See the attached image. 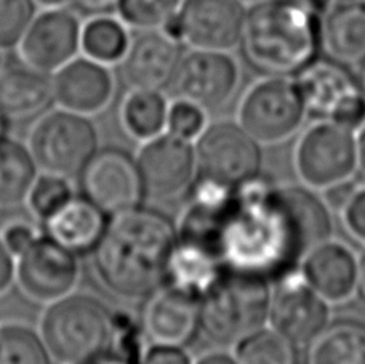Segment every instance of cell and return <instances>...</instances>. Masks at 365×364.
<instances>
[{"mask_svg":"<svg viewBox=\"0 0 365 364\" xmlns=\"http://www.w3.org/2000/svg\"><path fill=\"white\" fill-rule=\"evenodd\" d=\"M76 180L82 196L109 217L136 209L148 198L136 156L120 146L98 149Z\"/></svg>","mask_w":365,"mask_h":364,"instance_id":"11","label":"cell"},{"mask_svg":"<svg viewBox=\"0 0 365 364\" xmlns=\"http://www.w3.org/2000/svg\"><path fill=\"white\" fill-rule=\"evenodd\" d=\"M239 82V63L231 51L191 50L182 54L170 87L177 98L213 111L231 101Z\"/></svg>","mask_w":365,"mask_h":364,"instance_id":"14","label":"cell"},{"mask_svg":"<svg viewBox=\"0 0 365 364\" xmlns=\"http://www.w3.org/2000/svg\"><path fill=\"white\" fill-rule=\"evenodd\" d=\"M34 16V0H0V50L18 47Z\"/></svg>","mask_w":365,"mask_h":364,"instance_id":"35","label":"cell"},{"mask_svg":"<svg viewBox=\"0 0 365 364\" xmlns=\"http://www.w3.org/2000/svg\"><path fill=\"white\" fill-rule=\"evenodd\" d=\"M302 2L308 4L309 6H312L316 11H319L322 15V13L327 10V6L334 2V0H302Z\"/></svg>","mask_w":365,"mask_h":364,"instance_id":"45","label":"cell"},{"mask_svg":"<svg viewBox=\"0 0 365 364\" xmlns=\"http://www.w3.org/2000/svg\"><path fill=\"white\" fill-rule=\"evenodd\" d=\"M82 23L74 11L51 6L36 15L18 51L21 61L45 74H55L82 49Z\"/></svg>","mask_w":365,"mask_h":364,"instance_id":"17","label":"cell"},{"mask_svg":"<svg viewBox=\"0 0 365 364\" xmlns=\"http://www.w3.org/2000/svg\"><path fill=\"white\" fill-rule=\"evenodd\" d=\"M330 307L297 270L272 289L269 328L298 347H308L330 324Z\"/></svg>","mask_w":365,"mask_h":364,"instance_id":"15","label":"cell"},{"mask_svg":"<svg viewBox=\"0 0 365 364\" xmlns=\"http://www.w3.org/2000/svg\"><path fill=\"white\" fill-rule=\"evenodd\" d=\"M207 111L194 103L177 98L170 103L167 116V132L194 141L207 126Z\"/></svg>","mask_w":365,"mask_h":364,"instance_id":"36","label":"cell"},{"mask_svg":"<svg viewBox=\"0 0 365 364\" xmlns=\"http://www.w3.org/2000/svg\"><path fill=\"white\" fill-rule=\"evenodd\" d=\"M38 333L55 363L74 364L113 347L115 313L96 295L74 290L45 307Z\"/></svg>","mask_w":365,"mask_h":364,"instance_id":"4","label":"cell"},{"mask_svg":"<svg viewBox=\"0 0 365 364\" xmlns=\"http://www.w3.org/2000/svg\"><path fill=\"white\" fill-rule=\"evenodd\" d=\"M272 283L225 270L200 300V333L217 345H236L268 323Z\"/></svg>","mask_w":365,"mask_h":364,"instance_id":"5","label":"cell"},{"mask_svg":"<svg viewBox=\"0 0 365 364\" xmlns=\"http://www.w3.org/2000/svg\"><path fill=\"white\" fill-rule=\"evenodd\" d=\"M38 175L41 171L28 143L10 135L0 138V206L26 204Z\"/></svg>","mask_w":365,"mask_h":364,"instance_id":"26","label":"cell"},{"mask_svg":"<svg viewBox=\"0 0 365 364\" xmlns=\"http://www.w3.org/2000/svg\"><path fill=\"white\" fill-rule=\"evenodd\" d=\"M4 50H0V71L4 69V66H5V63H4V54H2Z\"/></svg>","mask_w":365,"mask_h":364,"instance_id":"50","label":"cell"},{"mask_svg":"<svg viewBox=\"0 0 365 364\" xmlns=\"http://www.w3.org/2000/svg\"><path fill=\"white\" fill-rule=\"evenodd\" d=\"M28 146L42 173L77 178L100 149V130L90 116L55 108L32 126Z\"/></svg>","mask_w":365,"mask_h":364,"instance_id":"6","label":"cell"},{"mask_svg":"<svg viewBox=\"0 0 365 364\" xmlns=\"http://www.w3.org/2000/svg\"><path fill=\"white\" fill-rule=\"evenodd\" d=\"M308 116L295 81L266 76L245 90L237 108V122L259 145H277L295 136Z\"/></svg>","mask_w":365,"mask_h":364,"instance_id":"8","label":"cell"},{"mask_svg":"<svg viewBox=\"0 0 365 364\" xmlns=\"http://www.w3.org/2000/svg\"><path fill=\"white\" fill-rule=\"evenodd\" d=\"M194 364H239L236 356L231 353H226L223 350H215V352H208L202 355Z\"/></svg>","mask_w":365,"mask_h":364,"instance_id":"42","label":"cell"},{"mask_svg":"<svg viewBox=\"0 0 365 364\" xmlns=\"http://www.w3.org/2000/svg\"><path fill=\"white\" fill-rule=\"evenodd\" d=\"M239 2H242L244 5H255L258 2H262V0H239Z\"/></svg>","mask_w":365,"mask_h":364,"instance_id":"49","label":"cell"},{"mask_svg":"<svg viewBox=\"0 0 365 364\" xmlns=\"http://www.w3.org/2000/svg\"><path fill=\"white\" fill-rule=\"evenodd\" d=\"M245 15L239 0H181L164 31L191 50L232 51L240 45Z\"/></svg>","mask_w":365,"mask_h":364,"instance_id":"12","label":"cell"},{"mask_svg":"<svg viewBox=\"0 0 365 364\" xmlns=\"http://www.w3.org/2000/svg\"><path fill=\"white\" fill-rule=\"evenodd\" d=\"M38 233L32 228L31 225L24 222H15V223L6 225L0 236H2L4 243L11 251L13 256L16 257L23 251L28 249L29 244L34 241Z\"/></svg>","mask_w":365,"mask_h":364,"instance_id":"39","label":"cell"},{"mask_svg":"<svg viewBox=\"0 0 365 364\" xmlns=\"http://www.w3.org/2000/svg\"><path fill=\"white\" fill-rule=\"evenodd\" d=\"M331 233L330 207L317 191L259 175L234 188L217 213L210 249L225 270L277 283Z\"/></svg>","mask_w":365,"mask_h":364,"instance_id":"1","label":"cell"},{"mask_svg":"<svg viewBox=\"0 0 365 364\" xmlns=\"http://www.w3.org/2000/svg\"><path fill=\"white\" fill-rule=\"evenodd\" d=\"M239 364H302L299 347L272 328H262L234 345Z\"/></svg>","mask_w":365,"mask_h":364,"instance_id":"30","label":"cell"},{"mask_svg":"<svg viewBox=\"0 0 365 364\" xmlns=\"http://www.w3.org/2000/svg\"><path fill=\"white\" fill-rule=\"evenodd\" d=\"M143 333L151 343L186 348L200 333V300L162 285L146 298Z\"/></svg>","mask_w":365,"mask_h":364,"instance_id":"21","label":"cell"},{"mask_svg":"<svg viewBox=\"0 0 365 364\" xmlns=\"http://www.w3.org/2000/svg\"><path fill=\"white\" fill-rule=\"evenodd\" d=\"M321 51L344 66L365 61V0H334L319 26Z\"/></svg>","mask_w":365,"mask_h":364,"instance_id":"22","label":"cell"},{"mask_svg":"<svg viewBox=\"0 0 365 364\" xmlns=\"http://www.w3.org/2000/svg\"><path fill=\"white\" fill-rule=\"evenodd\" d=\"M140 364H194V361L182 347L149 343L143 350Z\"/></svg>","mask_w":365,"mask_h":364,"instance_id":"38","label":"cell"},{"mask_svg":"<svg viewBox=\"0 0 365 364\" xmlns=\"http://www.w3.org/2000/svg\"><path fill=\"white\" fill-rule=\"evenodd\" d=\"M51 84L58 106L90 118L104 111L115 92L114 74L108 64L88 56H76L64 64L51 74Z\"/></svg>","mask_w":365,"mask_h":364,"instance_id":"19","label":"cell"},{"mask_svg":"<svg viewBox=\"0 0 365 364\" xmlns=\"http://www.w3.org/2000/svg\"><path fill=\"white\" fill-rule=\"evenodd\" d=\"M10 118L4 113V109L0 108V138H4L5 135H9L10 130Z\"/></svg>","mask_w":365,"mask_h":364,"instance_id":"46","label":"cell"},{"mask_svg":"<svg viewBox=\"0 0 365 364\" xmlns=\"http://www.w3.org/2000/svg\"><path fill=\"white\" fill-rule=\"evenodd\" d=\"M177 243V222L155 207L143 204L110 217L91 253L96 279L122 300H146L164 284Z\"/></svg>","mask_w":365,"mask_h":364,"instance_id":"2","label":"cell"},{"mask_svg":"<svg viewBox=\"0 0 365 364\" xmlns=\"http://www.w3.org/2000/svg\"><path fill=\"white\" fill-rule=\"evenodd\" d=\"M16 283V257L0 236V297L5 295Z\"/></svg>","mask_w":365,"mask_h":364,"instance_id":"40","label":"cell"},{"mask_svg":"<svg viewBox=\"0 0 365 364\" xmlns=\"http://www.w3.org/2000/svg\"><path fill=\"white\" fill-rule=\"evenodd\" d=\"M81 276V257L45 233L16 256V284L32 302L48 305L69 295Z\"/></svg>","mask_w":365,"mask_h":364,"instance_id":"13","label":"cell"},{"mask_svg":"<svg viewBox=\"0 0 365 364\" xmlns=\"http://www.w3.org/2000/svg\"><path fill=\"white\" fill-rule=\"evenodd\" d=\"M53 101L51 76L26 63L0 71V108L10 121H26L45 113Z\"/></svg>","mask_w":365,"mask_h":364,"instance_id":"24","label":"cell"},{"mask_svg":"<svg viewBox=\"0 0 365 364\" xmlns=\"http://www.w3.org/2000/svg\"><path fill=\"white\" fill-rule=\"evenodd\" d=\"M308 114L357 132L365 122V92L348 66L316 58L293 76Z\"/></svg>","mask_w":365,"mask_h":364,"instance_id":"9","label":"cell"},{"mask_svg":"<svg viewBox=\"0 0 365 364\" xmlns=\"http://www.w3.org/2000/svg\"><path fill=\"white\" fill-rule=\"evenodd\" d=\"M170 103L158 90L130 89L120 105V123L132 138L148 141L167 130Z\"/></svg>","mask_w":365,"mask_h":364,"instance_id":"28","label":"cell"},{"mask_svg":"<svg viewBox=\"0 0 365 364\" xmlns=\"http://www.w3.org/2000/svg\"><path fill=\"white\" fill-rule=\"evenodd\" d=\"M362 66V69H361V84H362V89H364V92H365V61L361 64Z\"/></svg>","mask_w":365,"mask_h":364,"instance_id":"48","label":"cell"},{"mask_svg":"<svg viewBox=\"0 0 365 364\" xmlns=\"http://www.w3.org/2000/svg\"><path fill=\"white\" fill-rule=\"evenodd\" d=\"M109 216L82 194H74L66 204L42 222L43 233L68 247L79 257L91 256L108 228Z\"/></svg>","mask_w":365,"mask_h":364,"instance_id":"23","label":"cell"},{"mask_svg":"<svg viewBox=\"0 0 365 364\" xmlns=\"http://www.w3.org/2000/svg\"><path fill=\"white\" fill-rule=\"evenodd\" d=\"M338 212L348 235L365 244V185L351 186Z\"/></svg>","mask_w":365,"mask_h":364,"instance_id":"37","label":"cell"},{"mask_svg":"<svg viewBox=\"0 0 365 364\" xmlns=\"http://www.w3.org/2000/svg\"><path fill=\"white\" fill-rule=\"evenodd\" d=\"M74 9L86 16H104L119 9L120 0H71Z\"/></svg>","mask_w":365,"mask_h":364,"instance_id":"41","label":"cell"},{"mask_svg":"<svg viewBox=\"0 0 365 364\" xmlns=\"http://www.w3.org/2000/svg\"><path fill=\"white\" fill-rule=\"evenodd\" d=\"M73 196L74 191L69 178L41 172V175H38L34 185L31 188L26 204L29 206V211L42 223L45 218H48L51 213H55Z\"/></svg>","mask_w":365,"mask_h":364,"instance_id":"34","label":"cell"},{"mask_svg":"<svg viewBox=\"0 0 365 364\" xmlns=\"http://www.w3.org/2000/svg\"><path fill=\"white\" fill-rule=\"evenodd\" d=\"M145 347L143 328L127 313H115V339L113 347L74 364H140Z\"/></svg>","mask_w":365,"mask_h":364,"instance_id":"32","label":"cell"},{"mask_svg":"<svg viewBox=\"0 0 365 364\" xmlns=\"http://www.w3.org/2000/svg\"><path fill=\"white\" fill-rule=\"evenodd\" d=\"M303 278L324 300L340 305L359 292V257L344 243L327 239L306 253L299 265Z\"/></svg>","mask_w":365,"mask_h":364,"instance_id":"20","label":"cell"},{"mask_svg":"<svg viewBox=\"0 0 365 364\" xmlns=\"http://www.w3.org/2000/svg\"><path fill=\"white\" fill-rule=\"evenodd\" d=\"M293 168L299 183L312 191L327 193L351 183L357 173L356 132L317 119L295 143Z\"/></svg>","mask_w":365,"mask_h":364,"instance_id":"7","label":"cell"},{"mask_svg":"<svg viewBox=\"0 0 365 364\" xmlns=\"http://www.w3.org/2000/svg\"><path fill=\"white\" fill-rule=\"evenodd\" d=\"M181 0H120V19L125 26L138 31L164 29L177 15Z\"/></svg>","mask_w":365,"mask_h":364,"instance_id":"33","label":"cell"},{"mask_svg":"<svg viewBox=\"0 0 365 364\" xmlns=\"http://www.w3.org/2000/svg\"><path fill=\"white\" fill-rule=\"evenodd\" d=\"M359 294L365 300V252L359 257Z\"/></svg>","mask_w":365,"mask_h":364,"instance_id":"44","label":"cell"},{"mask_svg":"<svg viewBox=\"0 0 365 364\" xmlns=\"http://www.w3.org/2000/svg\"><path fill=\"white\" fill-rule=\"evenodd\" d=\"M223 271V265L210 249L178 238L162 285L202 300Z\"/></svg>","mask_w":365,"mask_h":364,"instance_id":"25","label":"cell"},{"mask_svg":"<svg viewBox=\"0 0 365 364\" xmlns=\"http://www.w3.org/2000/svg\"><path fill=\"white\" fill-rule=\"evenodd\" d=\"M181 56L182 45L164 29L140 31L120 60L122 77L130 89L164 92L172 86Z\"/></svg>","mask_w":365,"mask_h":364,"instance_id":"18","label":"cell"},{"mask_svg":"<svg viewBox=\"0 0 365 364\" xmlns=\"http://www.w3.org/2000/svg\"><path fill=\"white\" fill-rule=\"evenodd\" d=\"M321 13L302 0H262L247 11L240 49L266 76H295L321 50Z\"/></svg>","mask_w":365,"mask_h":364,"instance_id":"3","label":"cell"},{"mask_svg":"<svg viewBox=\"0 0 365 364\" xmlns=\"http://www.w3.org/2000/svg\"><path fill=\"white\" fill-rule=\"evenodd\" d=\"M38 329L24 323L0 324V364H53Z\"/></svg>","mask_w":365,"mask_h":364,"instance_id":"31","label":"cell"},{"mask_svg":"<svg viewBox=\"0 0 365 364\" xmlns=\"http://www.w3.org/2000/svg\"><path fill=\"white\" fill-rule=\"evenodd\" d=\"M304 364H365V324L330 323L308 345Z\"/></svg>","mask_w":365,"mask_h":364,"instance_id":"27","label":"cell"},{"mask_svg":"<svg viewBox=\"0 0 365 364\" xmlns=\"http://www.w3.org/2000/svg\"><path fill=\"white\" fill-rule=\"evenodd\" d=\"M128 44L130 36L125 23L108 15L93 16L82 28L83 54L108 66L120 63Z\"/></svg>","mask_w":365,"mask_h":364,"instance_id":"29","label":"cell"},{"mask_svg":"<svg viewBox=\"0 0 365 364\" xmlns=\"http://www.w3.org/2000/svg\"><path fill=\"white\" fill-rule=\"evenodd\" d=\"M37 2L43 6H50L51 9V6H61L64 4H68L71 0H37Z\"/></svg>","mask_w":365,"mask_h":364,"instance_id":"47","label":"cell"},{"mask_svg":"<svg viewBox=\"0 0 365 364\" xmlns=\"http://www.w3.org/2000/svg\"><path fill=\"white\" fill-rule=\"evenodd\" d=\"M197 175L237 188L259 177L263 166L262 145L245 132L239 122L207 123L194 140Z\"/></svg>","mask_w":365,"mask_h":364,"instance_id":"10","label":"cell"},{"mask_svg":"<svg viewBox=\"0 0 365 364\" xmlns=\"http://www.w3.org/2000/svg\"><path fill=\"white\" fill-rule=\"evenodd\" d=\"M148 198L173 199L189 191L197 177L194 141L162 132L143 141L136 153Z\"/></svg>","mask_w":365,"mask_h":364,"instance_id":"16","label":"cell"},{"mask_svg":"<svg viewBox=\"0 0 365 364\" xmlns=\"http://www.w3.org/2000/svg\"><path fill=\"white\" fill-rule=\"evenodd\" d=\"M356 145H357V172L365 177V122L364 126L356 132Z\"/></svg>","mask_w":365,"mask_h":364,"instance_id":"43","label":"cell"}]
</instances>
